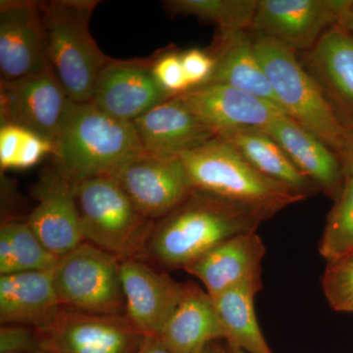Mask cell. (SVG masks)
I'll list each match as a JSON object with an SVG mask.
<instances>
[{
  "label": "cell",
  "instance_id": "cell-1",
  "mask_svg": "<svg viewBox=\"0 0 353 353\" xmlns=\"http://www.w3.org/2000/svg\"><path fill=\"white\" fill-rule=\"evenodd\" d=\"M266 213L194 189L171 212L155 222L146 255L167 269L185 270L215 245L256 232Z\"/></svg>",
  "mask_w": 353,
  "mask_h": 353
},
{
  "label": "cell",
  "instance_id": "cell-2",
  "mask_svg": "<svg viewBox=\"0 0 353 353\" xmlns=\"http://www.w3.org/2000/svg\"><path fill=\"white\" fill-rule=\"evenodd\" d=\"M143 152L132 122L114 118L92 101L71 102L54 141V167L73 185L112 176Z\"/></svg>",
  "mask_w": 353,
  "mask_h": 353
},
{
  "label": "cell",
  "instance_id": "cell-3",
  "mask_svg": "<svg viewBox=\"0 0 353 353\" xmlns=\"http://www.w3.org/2000/svg\"><path fill=\"white\" fill-rule=\"evenodd\" d=\"M253 43L283 112L324 141L341 161L352 132L296 57V51L260 34H253Z\"/></svg>",
  "mask_w": 353,
  "mask_h": 353
},
{
  "label": "cell",
  "instance_id": "cell-4",
  "mask_svg": "<svg viewBox=\"0 0 353 353\" xmlns=\"http://www.w3.org/2000/svg\"><path fill=\"white\" fill-rule=\"evenodd\" d=\"M97 0L41 2L51 69L71 101H92L95 83L110 57L92 38L90 25Z\"/></svg>",
  "mask_w": 353,
  "mask_h": 353
},
{
  "label": "cell",
  "instance_id": "cell-5",
  "mask_svg": "<svg viewBox=\"0 0 353 353\" xmlns=\"http://www.w3.org/2000/svg\"><path fill=\"white\" fill-rule=\"evenodd\" d=\"M194 189L245 204L273 216L306 199L260 173L222 139H209L181 155Z\"/></svg>",
  "mask_w": 353,
  "mask_h": 353
},
{
  "label": "cell",
  "instance_id": "cell-6",
  "mask_svg": "<svg viewBox=\"0 0 353 353\" xmlns=\"http://www.w3.org/2000/svg\"><path fill=\"white\" fill-rule=\"evenodd\" d=\"M85 241L121 260L141 259L155 222L146 219L111 176L74 185Z\"/></svg>",
  "mask_w": 353,
  "mask_h": 353
},
{
  "label": "cell",
  "instance_id": "cell-7",
  "mask_svg": "<svg viewBox=\"0 0 353 353\" xmlns=\"http://www.w3.org/2000/svg\"><path fill=\"white\" fill-rule=\"evenodd\" d=\"M121 261L88 241L59 257L51 272L62 307L90 314L126 315Z\"/></svg>",
  "mask_w": 353,
  "mask_h": 353
},
{
  "label": "cell",
  "instance_id": "cell-8",
  "mask_svg": "<svg viewBox=\"0 0 353 353\" xmlns=\"http://www.w3.org/2000/svg\"><path fill=\"white\" fill-rule=\"evenodd\" d=\"M34 329L39 353H138L148 336L126 315L90 314L66 307Z\"/></svg>",
  "mask_w": 353,
  "mask_h": 353
},
{
  "label": "cell",
  "instance_id": "cell-9",
  "mask_svg": "<svg viewBox=\"0 0 353 353\" xmlns=\"http://www.w3.org/2000/svg\"><path fill=\"white\" fill-rule=\"evenodd\" d=\"M137 210L153 222L161 219L194 190L181 157L141 152L112 176Z\"/></svg>",
  "mask_w": 353,
  "mask_h": 353
},
{
  "label": "cell",
  "instance_id": "cell-10",
  "mask_svg": "<svg viewBox=\"0 0 353 353\" xmlns=\"http://www.w3.org/2000/svg\"><path fill=\"white\" fill-rule=\"evenodd\" d=\"M352 0H259L250 32L294 51L310 50L330 28L339 25Z\"/></svg>",
  "mask_w": 353,
  "mask_h": 353
},
{
  "label": "cell",
  "instance_id": "cell-11",
  "mask_svg": "<svg viewBox=\"0 0 353 353\" xmlns=\"http://www.w3.org/2000/svg\"><path fill=\"white\" fill-rule=\"evenodd\" d=\"M0 82V126L24 128L54 145L72 101L52 70Z\"/></svg>",
  "mask_w": 353,
  "mask_h": 353
},
{
  "label": "cell",
  "instance_id": "cell-12",
  "mask_svg": "<svg viewBox=\"0 0 353 353\" xmlns=\"http://www.w3.org/2000/svg\"><path fill=\"white\" fill-rule=\"evenodd\" d=\"M51 69L41 2L0 1V74L2 81L38 75Z\"/></svg>",
  "mask_w": 353,
  "mask_h": 353
},
{
  "label": "cell",
  "instance_id": "cell-13",
  "mask_svg": "<svg viewBox=\"0 0 353 353\" xmlns=\"http://www.w3.org/2000/svg\"><path fill=\"white\" fill-rule=\"evenodd\" d=\"M153 57L110 60L97 77L92 102L117 119L132 122L173 95L158 83Z\"/></svg>",
  "mask_w": 353,
  "mask_h": 353
},
{
  "label": "cell",
  "instance_id": "cell-14",
  "mask_svg": "<svg viewBox=\"0 0 353 353\" xmlns=\"http://www.w3.org/2000/svg\"><path fill=\"white\" fill-rule=\"evenodd\" d=\"M37 205L27 223L44 248L55 256H64L83 239L74 185L55 170L46 171L34 190Z\"/></svg>",
  "mask_w": 353,
  "mask_h": 353
},
{
  "label": "cell",
  "instance_id": "cell-15",
  "mask_svg": "<svg viewBox=\"0 0 353 353\" xmlns=\"http://www.w3.org/2000/svg\"><path fill=\"white\" fill-rule=\"evenodd\" d=\"M126 316L145 336H159L180 301L183 284L141 259L121 261Z\"/></svg>",
  "mask_w": 353,
  "mask_h": 353
},
{
  "label": "cell",
  "instance_id": "cell-16",
  "mask_svg": "<svg viewBox=\"0 0 353 353\" xmlns=\"http://www.w3.org/2000/svg\"><path fill=\"white\" fill-rule=\"evenodd\" d=\"M179 97L216 137L243 128L262 130L285 114L270 102L225 83H203Z\"/></svg>",
  "mask_w": 353,
  "mask_h": 353
},
{
  "label": "cell",
  "instance_id": "cell-17",
  "mask_svg": "<svg viewBox=\"0 0 353 353\" xmlns=\"http://www.w3.org/2000/svg\"><path fill=\"white\" fill-rule=\"evenodd\" d=\"M266 253L256 232L238 234L222 241L190 263L185 271L199 279L211 297L245 284L261 281V264Z\"/></svg>",
  "mask_w": 353,
  "mask_h": 353
},
{
  "label": "cell",
  "instance_id": "cell-18",
  "mask_svg": "<svg viewBox=\"0 0 353 353\" xmlns=\"http://www.w3.org/2000/svg\"><path fill=\"white\" fill-rule=\"evenodd\" d=\"M132 124L143 150L163 157H181L216 137L179 94L154 106Z\"/></svg>",
  "mask_w": 353,
  "mask_h": 353
},
{
  "label": "cell",
  "instance_id": "cell-19",
  "mask_svg": "<svg viewBox=\"0 0 353 353\" xmlns=\"http://www.w3.org/2000/svg\"><path fill=\"white\" fill-rule=\"evenodd\" d=\"M262 131L278 143L297 169L336 201L345 183L341 158L324 141L285 114L272 120Z\"/></svg>",
  "mask_w": 353,
  "mask_h": 353
},
{
  "label": "cell",
  "instance_id": "cell-20",
  "mask_svg": "<svg viewBox=\"0 0 353 353\" xmlns=\"http://www.w3.org/2000/svg\"><path fill=\"white\" fill-rule=\"evenodd\" d=\"M303 66L353 132V36L340 25L330 28L310 50Z\"/></svg>",
  "mask_w": 353,
  "mask_h": 353
},
{
  "label": "cell",
  "instance_id": "cell-21",
  "mask_svg": "<svg viewBox=\"0 0 353 353\" xmlns=\"http://www.w3.org/2000/svg\"><path fill=\"white\" fill-rule=\"evenodd\" d=\"M158 338L172 353H199L225 341L212 297L194 283L183 284L178 305Z\"/></svg>",
  "mask_w": 353,
  "mask_h": 353
},
{
  "label": "cell",
  "instance_id": "cell-22",
  "mask_svg": "<svg viewBox=\"0 0 353 353\" xmlns=\"http://www.w3.org/2000/svg\"><path fill=\"white\" fill-rule=\"evenodd\" d=\"M52 269L0 276V322L36 327L62 307L53 284Z\"/></svg>",
  "mask_w": 353,
  "mask_h": 353
},
{
  "label": "cell",
  "instance_id": "cell-23",
  "mask_svg": "<svg viewBox=\"0 0 353 353\" xmlns=\"http://www.w3.org/2000/svg\"><path fill=\"white\" fill-rule=\"evenodd\" d=\"M209 52L214 57L215 67L208 83L231 85L280 108L255 51L252 32L216 37Z\"/></svg>",
  "mask_w": 353,
  "mask_h": 353
},
{
  "label": "cell",
  "instance_id": "cell-24",
  "mask_svg": "<svg viewBox=\"0 0 353 353\" xmlns=\"http://www.w3.org/2000/svg\"><path fill=\"white\" fill-rule=\"evenodd\" d=\"M217 138L233 146L260 173L307 197L320 192L304 176L285 150L269 134L256 128H243L220 134Z\"/></svg>",
  "mask_w": 353,
  "mask_h": 353
},
{
  "label": "cell",
  "instance_id": "cell-25",
  "mask_svg": "<svg viewBox=\"0 0 353 353\" xmlns=\"http://www.w3.org/2000/svg\"><path fill=\"white\" fill-rule=\"evenodd\" d=\"M262 282L245 283L212 297L216 312L230 347L246 353H273L260 330L254 299Z\"/></svg>",
  "mask_w": 353,
  "mask_h": 353
},
{
  "label": "cell",
  "instance_id": "cell-26",
  "mask_svg": "<svg viewBox=\"0 0 353 353\" xmlns=\"http://www.w3.org/2000/svg\"><path fill=\"white\" fill-rule=\"evenodd\" d=\"M58 257L48 252L27 222L8 221L0 228V275L53 269Z\"/></svg>",
  "mask_w": 353,
  "mask_h": 353
},
{
  "label": "cell",
  "instance_id": "cell-27",
  "mask_svg": "<svg viewBox=\"0 0 353 353\" xmlns=\"http://www.w3.org/2000/svg\"><path fill=\"white\" fill-rule=\"evenodd\" d=\"M167 11L175 15L194 16L213 23L216 37L250 32L259 0H170L164 1Z\"/></svg>",
  "mask_w": 353,
  "mask_h": 353
},
{
  "label": "cell",
  "instance_id": "cell-28",
  "mask_svg": "<svg viewBox=\"0 0 353 353\" xmlns=\"http://www.w3.org/2000/svg\"><path fill=\"white\" fill-rule=\"evenodd\" d=\"M319 252L327 263L353 252V176L345 179L340 196L330 211Z\"/></svg>",
  "mask_w": 353,
  "mask_h": 353
},
{
  "label": "cell",
  "instance_id": "cell-29",
  "mask_svg": "<svg viewBox=\"0 0 353 353\" xmlns=\"http://www.w3.org/2000/svg\"><path fill=\"white\" fill-rule=\"evenodd\" d=\"M54 152V145L36 132L15 125L0 126V166L27 169Z\"/></svg>",
  "mask_w": 353,
  "mask_h": 353
},
{
  "label": "cell",
  "instance_id": "cell-30",
  "mask_svg": "<svg viewBox=\"0 0 353 353\" xmlns=\"http://www.w3.org/2000/svg\"><path fill=\"white\" fill-rule=\"evenodd\" d=\"M322 289L334 310L353 312V252L327 263Z\"/></svg>",
  "mask_w": 353,
  "mask_h": 353
},
{
  "label": "cell",
  "instance_id": "cell-31",
  "mask_svg": "<svg viewBox=\"0 0 353 353\" xmlns=\"http://www.w3.org/2000/svg\"><path fill=\"white\" fill-rule=\"evenodd\" d=\"M153 74L165 92L171 95L183 94L190 90L182 61V52L167 50L153 57Z\"/></svg>",
  "mask_w": 353,
  "mask_h": 353
},
{
  "label": "cell",
  "instance_id": "cell-32",
  "mask_svg": "<svg viewBox=\"0 0 353 353\" xmlns=\"http://www.w3.org/2000/svg\"><path fill=\"white\" fill-rule=\"evenodd\" d=\"M0 353H39L36 329L26 325H1Z\"/></svg>",
  "mask_w": 353,
  "mask_h": 353
},
{
  "label": "cell",
  "instance_id": "cell-33",
  "mask_svg": "<svg viewBox=\"0 0 353 353\" xmlns=\"http://www.w3.org/2000/svg\"><path fill=\"white\" fill-rule=\"evenodd\" d=\"M182 61L190 88L208 83L214 71L215 59L209 51L199 48L183 51Z\"/></svg>",
  "mask_w": 353,
  "mask_h": 353
},
{
  "label": "cell",
  "instance_id": "cell-34",
  "mask_svg": "<svg viewBox=\"0 0 353 353\" xmlns=\"http://www.w3.org/2000/svg\"><path fill=\"white\" fill-rule=\"evenodd\" d=\"M138 353H172L158 336H148Z\"/></svg>",
  "mask_w": 353,
  "mask_h": 353
},
{
  "label": "cell",
  "instance_id": "cell-35",
  "mask_svg": "<svg viewBox=\"0 0 353 353\" xmlns=\"http://www.w3.org/2000/svg\"><path fill=\"white\" fill-rule=\"evenodd\" d=\"M341 164H343L345 178L353 176V132L350 143H348L347 152L341 159Z\"/></svg>",
  "mask_w": 353,
  "mask_h": 353
},
{
  "label": "cell",
  "instance_id": "cell-36",
  "mask_svg": "<svg viewBox=\"0 0 353 353\" xmlns=\"http://www.w3.org/2000/svg\"><path fill=\"white\" fill-rule=\"evenodd\" d=\"M199 353H232V352L228 343L224 345L222 341H216L202 348Z\"/></svg>",
  "mask_w": 353,
  "mask_h": 353
},
{
  "label": "cell",
  "instance_id": "cell-37",
  "mask_svg": "<svg viewBox=\"0 0 353 353\" xmlns=\"http://www.w3.org/2000/svg\"><path fill=\"white\" fill-rule=\"evenodd\" d=\"M339 25L341 26L343 29L347 30L353 36V0L352 6L348 8L347 12L345 14Z\"/></svg>",
  "mask_w": 353,
  "mask_h": 353
},
{
  "label": "cell",
  "instance_id": "cell-38",
  "mask_svg": "<svg viewBox=\"0 0 353 353\" xmlns=\"http://www.w3.org/2000/svg\"><path fill=\"white\" fill-rule=\"evenodd\" d=\"M230 350H231L232 353H246L241 350H239V348L230 347Z\"/></svg>",
  "mask_w": 353,
  "mask_h": 353
}]
</instances>
